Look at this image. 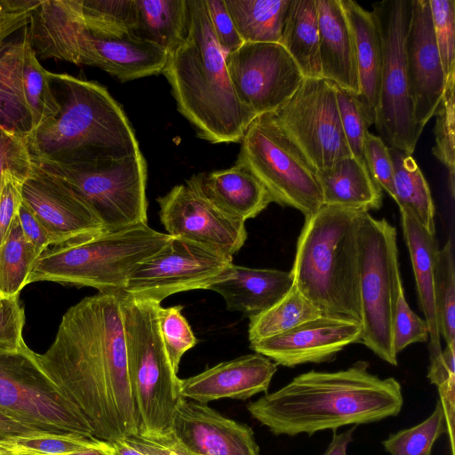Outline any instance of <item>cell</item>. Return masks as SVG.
I'll use <instances>...</instances> for the list:
<instances>
[{"instance_id": "cell-1", "label": "cell", "mask_w": 455, "mask_h": 455, "mask_svg": "<svg viewBox=\"0 0 455 455\" xmlns=\"http://www.w3.org/2000/svg\"><path fill=\"white\" fill-rule=\"evenodd\" d=\"M123 293L98 292L72 306L50 347L36 354L93 436L108 443L140 431L127 368Z\"/></svg>"}, {"instance_id": "cell-2", "label": "cell", "mask_w": 455, "mask_h": 455, "mask_svg": "<svg viewBox=\"0 0 455 455\" xmlns=\"http://www.w3.org/2000/svg\"><path fill=\"white\" fill-rule=\"evenodd\" d=\"M369 366L358 361L345 370L299 374L247 410L275 435L289 436L397 416L403 404L400 383L371 373Z\"/></svg>"}, {"instance_id": "cell-3", "label": "cell", "mask_w": 455, "mask_h": 455, "mask_svg": "<svg viewBox=\"0 0 455 455\" xmlns=\"http://www.w3.org/2000/svg\"><path fill=\"white\" fill-rule=\"evenodd\" d=\"M60 110L27 136L35 161L91 165L141 153L119 103L97 82L47 71Z\"/></svg>"}, {"instance_id": "cell-4", "label": "cell", "mask_w": 455, "mask_h": 455, "mask_svg": "<svg viewBox=\"0 0 455 455\" xmlns=\"http://www.w3.org/2000/svg\"><path fill=\"white\" fill-rule=\"evenodd\" d=\"M188 5L186 38L168 54L162 74L198 137L214 144L240 142L257 116L234 90L204 0H188Z\"/></svg>"}, {"instance_id": "cell-5", "label": "cell", "mask_w": 455, "mask_h": 455, "mask_svg": "<svg viewBox=\"0 0 455 455\" xmlns=\"http://www.w3.org/2000/svg\"><path fill=\"white\" fill-rule=\"evenodd\" d=\"M361 212L323 204L305 219L291 270L294 284L322 315L359 323Z\"/></svg>"}, {"instance_id": "cell-6", "label": "cell", "mask_w": 455, "mask_h": 455, "mask_svg": "<svg viewBox=\"0 0 455 455\" xmlns=\"http://www.w3.org/2000/svg\"><path fill=\"white\" fill-rule=\"evenodd\" d=\"M171 237L142 224L106 232L83 243L53 246L36 259L28 283L49 281L99 292L124 291L136 266L158 252Z\"/></svg>"}, {"instance_id": "cell-7", "label": "cell", "mask_w": 455, "mask_h": 455, "mask_svg": "<svg viewBox=\"0 0 455 455\" xmlns=\"http://www.w3.org/2000/svg\"><path fill=\"white\" fill-rule=\"evenodd\" d=\"M159 303L123 293V319L127 368L135 401L140 435L172 432L182 399L180 379L164 348L157 318Z\"/></svg>"}, {"instance_id": "cell-8", "label": "cell", "mask_w": 455, "mask_h": 455, "mask_svg": "<svg viewBox=\"0 0 455 455\" xmlns=\"http://www.w3.org/2000/svg\"><path fill=\"white\" fill-rule=\"evenodd\" d=\"M361 339L380 359L397 365L393 346L395 308L403 283L396 230L385 219L361 212L359 222Z\"/></svg>"}, {"instance_id": "cell-9", "label": "cell", "mask_w": 455, "mask_h": 455, "mask_svg": "<svg viewBox=\"0 0 455 455\" xmlns=\"http://www.w3.org/2000/svg\"><path fill=\"white\" fill-rule=\"evenodd\" d=\"M240 142L235 164L263 183L274 203L299 211L305 219L323 205L315 170L273 112L258 116Z\"/></svg>"}, {"instance_id": "cell-10", "label": "cell", "mask_w": 455, "mask_h": 455, "mask_svg": "<svg viewBox=\"0 0 455 455\" xmlns=\"http://www.w3.org/2000/svg\"><path fill=\"white\" fill-rule=\"evenodd\" d=\"M33 162L70 187L92 208L108 232L148 224V171L142 153L81 166Z\"/></svg>"}, {"instance_id": "cell-11", "label": "cell", "mask_w": 455, "mask_h": 455, "mask_svg": "<svg viewBox=\"0 0 455 455\" xmlns=\"http://www.w3.org/2000/svg\"><path fill=\"white\" fill-rule=\"evenodd\" d=\"M413 0H383L372 4L379 28L382 66L375 126L388 148L412 155L422 131L416 125L410 98L405 42Z\"/></svg>"}, {"instance_id": "cell-12", "label": "cell", "mask_w": 455, "mask_h": 455, "mask_svg": "<svg viewBox=\"0 0 455 455\" xmlns=\"http://www.w3.org/2000/svg\"><path fill=\"white\" fill-rule=\"evenodd\" d=\"M0 411L50 434L94 437L80 411L28 347L0 351Z\"/></svg>"}, {"instance_id": "cell-13", "label": "cell", "mask_w": 455, "mask_h": 455, "mask_svg": "<svg viewBox=\"0 0 455 455\" xmlns=\"http://www.w3.org/2000/svg\"><path fill=\"white\" fill-rule=\"evenodd\" d=\"M273 113L315 172L352 156L333 83L323 77L304 78L296 92Z\"/></svg>"}, {"instance_id": "cell-14", "label": "cell", "mask_w": 455, "mask_h": 455, "mask_svg": "<svg viewBox=\"0 0 455 455\" xmlns=\"http://www.w3.org/2000/svg\"><path fill=\"white\" fill-rule=\"evenodd\" d=\"M232 263L231 255L197 242L172 236L158 252L136 266L124 292L160 304L178 292L205 290Z\"/></svg>"}, {"instance_id": "cell-15", "label": "cell", "mask_w": 455, "mask_h": 455, "mask_svg": "<svg viewBox=\"0 0 455 455\" xmlns=\"http://www.w3.org/2000/svg\"><path fill=\"white\" fill-rule=\"evenodd\" d=\"M225 60L238 99L257 116L278 109L305 78L279 43H243Z\"/></svg>"}, {"instance_id": "cell-16", "label": "cell", "mask_w": 455, "mask_h": 455, "mask_svg": "<svg viewBox=\"0 0 455 455\" xmlns=\"http://www.w3.org/2000/svg\"><path fill=\"white\" fill-rule=\"evenodd\" d=\"M22 201L46 228L54 246L83 243L108 232L70 187L36 164L22 185Z\"/></svg>"}, {"instance_id": "cell-17", "label": "cell", "mask_w": 455, "mask_h": 455, "mask_svg": "<svg viewBox=\"0 0 455 455\" xmlns=\"http://www.w3.org/2000/svg\"><path fill=\"white\" fill-rule=\"evenodd\" d=\"M160 220L171 236L182 237L233 256L247 239L245 222L233 219L187 184L156 199Z\"/></svg>"}, {"instance_id": "cell-18", "label": "cell", "mask_w": 455, "mask_h": 455, "mask_svg": "<svg viewBox=\"0 0 455 455\" xmlns=\"http://www.w3.org/2000/svg\"><path fill=\"white\" fill-rule=\"evenodd\" d=\"M361 323L320 315L279 335L250 343L276 365L295 367L332 360L347 346L360 343Z\"/></svg>"}, {"instance_id": "cell-19", "label": "cell", "mask_w": 455, "mask_h": 455, "mask_svg": "<svg viewBox=\"0 0 455 455\" xmlns=\"http://www.w3.org/2000/svg\"><path fill=\"white\" fill-rule=\"evenodd\" d=\"M405 57L413 117L416 125L423 131L434 116L445 87L429 0H413Z\"/></svg>"}, {"instance_id": "cell-20", "label": "cell", "mask_w": 455, "mask_h": 455, "mask_svg": "<svg viewBox=\"0 0 455 455\" xmlns=\"http://www.w3.org/2000/svg\"><path fill=\"white\" fill-rule=\"evenodd\" d=\"M172 433L196 455H259L252 429L222 416L207 404L182 398Z\"/></svg>"}, {"instance_id": "cell-21", "label": "cell", "mask_w": 455, "mask_h": 455, "mask_svg": "<svg viewBox=\"0 0 455 455\" xmlns=\"http://www.w3.org/2000/svg\"><path fill=\"white\" fill-rule=\"evenodd\" d=\"M277 365L255 353L222 362L199 374L180 379L182 398L208 403L223 398L245 400L267 391Z\"/></svg>"}, {"instance_id": "cell-22", "label": "cell", "mask_w": 455, "mask_h": 455, "mask_svg": "<svg viewBox=\"0 0 455 455\" xmlns=\"http://www.w3.org/2000/svg\"><path fill=\"white\" fill-rule=\"evenodd\" d=\"M167 59L163 48L132 33L100 36L87 29L80 65L99 68L120 82H127L161 74Z\"/></svg>"}, {"instance_id": "cell-23", "label": "cell", "mask_w": 455, "mask_h": 455, "mask_svg": "<svg viewBox=\"0 0 455 455\" xmlns=\"http://www.w3.org/2000/svg\"><path fill=\"white\" fill-rule=\"evenodd\" d=\"M186 184L223 213L244 222L273 203L263 183L237 164L227 169L199 172Z\"/></svg>"}, {"instance_id": "cell-24", "label": "cell", "mask_w": 455, "mask_h": 455, "mask_svg": "<svg viewBox=\"0 0 455 455\" xmlns=\"http://www.w3.org/2000/svg\"><path fill=\"white\" fill-rule=\"evenodd\" d=\"M291 271L251 268L232 263L205 290L222 296L229 311H238L249 318L275 304L293 286Z\"/></svg>"}, {"instance_id": "cell-25", "label": "cell", "mask_w": 455, "mask_h": 455, "mask_svg": "<svg viewBox=\"0 0 455 455\" xmlns=\"http://www.w3.org/2000/svg\"><path fill=\"white\" fill-rule=\"evenodd\" d=\"M322 77L360 93L352 30L340 0H315Z\"/></svg>"}, {"instance_id": "cell-26", "label": "cell", "mask_w": 455, "mask_h": 455, "mask_svg": "<svg viewBox=\"0 0 455 455\" xmlns=\"http://www.w3.org/2000/svg\"><path fill=\"white\" fill-rule=\"evenodd\" d=\"M400 212L421 310L429 328V357L431 360L442 352L435 297V273L439 251L438 244L435 234L424 228L411 214L405 212Z\"/></svg>"}, {"instance_id": "cell-27", "label": "cell", "mask_w": 455, "mask_h": 455, "mask_svg": "<svg viewBox=\"0 0 455 455\" xmlns=\"http://www.w3.org/2000/svg\"><path fill=\"white\" fill-rule=\"evenodd\" d=\"M315 175L323 204L363 212L379 210L382 205V189L363 160L347 156L315 172Z\"/></svg>"}, {"instance_id": "cell-28", "label": "cell", "mask_w": 455, "mask_h": 455, "mask_svg": "<svg viewBox=\"0 0 455 455\" xmlns=\"http://www.w3.org/2000/svg\"><path fill=\"white\" fill-rule=\"evenodd\" d=\"M355 43L360 93L375 110L379 105L382 66L381 41L372 12L353 0H340Z\"/></svg>"}, {"instance_id": "cell-29", "label": "cell", "mask_w": 455, "mask_h": 455, "mask_svg": "<svg viewBox=\"0 0 455 455\" xmlns=\"http://www.w3.org/2000/svg\"><path fill=\"white\" fill-rule=\"evenodd\" d=\"M27 26L0 47V125L28 135L32 118L22 88V57Z\"/></svg>"}, {"instance_id": "cell-30", "label": "cell", "mask_w": 455, "mask_h": 455, "mask_svg": "<svg viewBox=\"0 0 455 455\" xmlns=\"http://www.w3.org/2000/svg\"><path fill=\"white\" fill-rule=\"evenodd\" d=\"M305 78L322 77L315 0H291L279 42Z\"/></svg>"}, {"instance_id": "cell-31", "label": "cell", "mask_w": 455, "mask_h": 455, "mask_svg": "<svg viewBox=\"0 0 455 455\" xmlns=\"http://www.w3.org/2000/svg\"><path fill=\"white\" fill-rule=\"evenodd\" d=\"M136 27L132 34L152 42L168 54L186 38L188 0H135Z\"/></svg>"}, {"instance_id": "cell-32", "label": "cell", "mask_w": 455, "mask_h": 455, "mask_svg": "<svg viewBox=\"0 0 455 455\" xmlns=\"http://www.w3.org/2000/svg\"><path fill=\"white\" fill-rule=\"evenodd\" d=\"M394 166V200L400 212L411 214L424 228L435 234V205L429 186L412 155L389 148Z\"/></svg>"}, {"instance_id": "cell-33", "label": "cell", "mask_w": 455, "mask_h": 455, "mask_svg": "<svg viewBox=\"0 0 455 455\" xmlns=\"http://www.w3.org/2000/svg\"><path fill=\"white\" fill-rule=\"evenodd\" d=\"M243 43H279L291 0H224Z\"/></svg>"}, {"instance_id": "cell-34", "label": "cell", "mask_w": 455, "mask_h": 455, "mask_svg": "<svg viewBox=\"0 0 455 455\" xmlns=\"http://www.w3.org/2000/svg\"><path fill=\"white\" fill-rule=\"evenodd\" d=\"M320 315V310L293 284L271 307L249 318L250 343L279 335Z\"/></svg>"}, {"instance_id": "cell-35", "label": "cell", "mask_w": 455, "mask_h": 455, "mask_svg": "<svg viewBox=\"0 0 455 455\" xmlns=\"http://www.w3.org/2000/svg\"><path fill=\"white\" fill-rule=\"evenodd\" d=\"M38 257L23 235L17 214L5 241L0 245V294L19 297L28 284L30 271Z\"/></svg>"}, {"instance_id": "cell-36", "label": "cell", "mask_w": 455, "mask_h": 455, "mask_svg": "<svg viewBox=\"0 0 455 455\" xmlns=\"http://www.w3.org/2000/svg\"><path fill=\"white\" fill-rule=\"evenodd\" d=\"M47 71L30 44L27 29L22 57V88L32 118V131L55 116L60 110L50 88Z\"/></svg>"}, {"instance_id": "cell-37", "label": "cell", "mask_w": 455, "mask_h": 455, "mask_svg": "<svg viewBox=\"0 0 455 455\" xmlns=\"http://www.w3.org/2000/svg\"><path fill=\"white\" fill-rule=\"evenodd\" d=\"M84 23L93 35L123 36L136 27L135 0H80Z\"/></svg>"}, {"instance_id": "cell-38", "label": "cell", "mask_w": 455, "mask_h": 455, "mask_svg": "<svg viewBox=\"0 0 455 455\" xmlns=\"http://www.w3.org/2000/svg\"><path fill=\"white\" fill-rule=\"evenodd\" d=\"M448 433L447 420L441 402L421 423L390 434L382 445L390 455H432L436 440Z\"/></svg>"}, {"instance_id": "cell-39", "label": "cell", "mask_w": 455, "mask_h": 455, "mask_svg": "<svg viewBox=\"0 0 455 455\" xmlns=\"http://www.w3.org/2000/svg\"><path fill=\"white\" fill-rule=\"evenodd\" d=\"M339 114L351 155L363 160L364 140L375 124V110L361 94L334 84Z\"/></svg>"}, {"instance_id": "cell-40", "label": "cell", "mask_w": 455, "mask_h": 455, "mask_svg": "<svg viewBox=\"0 0 455 455\" xmlns=\"http://www.w3.org/2000/svg\"><path fill=\"white\" fill-rule=\"evenodd\" d=\"M435 297L440 336L455 343V266L451 240L438 251L435 273Z\"/></svg>"}, {"instance_id": "cell-41", "label": "cell", "mask_w": 455, "mask_h": 455, "mask_svg": "<svg viewBox=\"0 0 455 455\" xmlns=\"http://www.w3.org/2000/svg\"><path fill=\"white\" fill-rule=\"evenodd\" d=\"M455 73L445 79V87L441 100L435 111V156L446 167L449 177V189L452 198L455 193Z\"/></svg>"}, {"instance_id": "cell-42", "label": "cell", "mask_w": 455, "mask_h": 455, "mask_svg": "<svg viewBox=\"0 0 455 455\" xmlns=\"http://www.w3.org/2000/svg\"><path fill=\"white\" fill-rule=\"evenodd\" d=\"M182 306L157 308L158 325L170 363L175 372L183 355L197 344L190 324L182 315Z\"/></svg>"}, {"instance_id": "cell-43", "label": "cell", "mask_w": 455, "mask_h": 455, "mask_svg": "<svg viewBox=\"0 0 455 455\" xmlns=\"http://www.w3.org/2000/svg\"><path fill=\"white\" fill-rule=\"evenodd\" d=\"M427 379L437 387L447 420L451 453L454 454L455 419V343L447 344L441 354L430 360Z\"/></svg>"}, {"instance_id": "cell-44", "label": "cell", "mask_w": 455, "mask_h": 455, "mask_svg": "<svg viewBox=\"0 0 455 455\" xmlns=\"http://www.w3.org/2000/svg\"><path fill=\"white\" fill-rule=\"evenodd\" d=\"M434 34L445 79L455 73V1L429 0Z\"/></svg>"}, {"instance_id": "cell-45", "label": "cell", "mask_w": 455, "mask_h": 455, "mask_svg": "<svg viewBox=\"0 0 455 455\" xmlns=\"http://www.w3.org/2000/svg\"><path fill=\"white\" fill-rule=\"evenodd\" d=\"M34 165L27 135L0 125V180L3 172H9L24 182Z\"/></svg>"}, {"instance_id": "cell-46", "label": "cell", "mask_w": 455, "mask_h": 455, "mask_svg": "<svg viewBox=\"0 0 455 455\" xmlns=\"http://www.w3.org/2000/svg\"><path fill=\"white\" fill-rule=\"evenodd\" d=\"M429 339V328L426 320L420 318L409 307L403 287L400 290L394 322L393 346L396 355L408 346L427 342Z\"/></svg>"}, {"instance_id": "cell-47", "label": "cell", "mask_w": 455, "mask_h": 455, "mask_svg": "<svg viewBox=\"0 0 455 455\" xmlns=\"http://www.w3.org/2000/svg\"><path fill=\"white\" fill-rule=\"evenodd\" d=\"M363 159L377 184L394 199L393 162L389 148L379 135L370 132L367 133L364 140Z\"/></svg>"}, {"instance_id": "cell-48", "label": "cell", "mask_w": 455, "mask_h": 455, "mask_svg": "<svg viewBox=\"0 0 455 455\" xmlns=\"http://www.w3.org/2000/svg\"><path fill=\"white\" fill-rule=\"evenodd\" d=\"M15 442L21 443L36 455H68L99 447L104 443L95 437L76 434L53 435Z\"/></svg>"}, {"instance_id": "cell-49", "label": "cell", "mask_w": 455, "mask_h": 455, "mask_svg": "<svg viewBox=\"0 0 455 455\" xmlns=\"http://www.w3.org/2000/svg\"><path fill=\"white\" fill-rule=\"evenodd\" d=\"M25 312L19 297L0 294V351H16L28 346L23 339Z\"/></svg>"}, {"instance_id": "cell-50", "label": "cell", "mask_w": 455, "mask_h": 455, "mask_svg": "<svg viewBox=\"0 0 455 455\" xmlns=\"http://www.w3.org/2000/svg\"><path fill=\"white\" fill-rule=\"evenodd\" d=\"M215 37L227 54L238 49L243 41L240 37L224 0H204Z\"/></svg>"}, {"instance_id": "cell-51", "label": "cell", "mask_w": 455, "mask_h": 455, "mask_svg": "<svg viewBox=\"0 0 455 455\" xmlns=\"http://www.w3.org/2000/svg\"><path fill=\"white\" fill-rule=\"evenodd\" d=\"M23 181L9 172L0 180V245L5 241L22 203Z\"/></svg>"}, {"instance_id": "cell-52", "label": "cell", "mask_w": 455, "mask_h": 455, "mask_svg": "<svg viewBox=\"0 0 455 455\" xmlns=\"http://www.w3.org/2000/svg\"><path fill=\"white\" fill-rule=\"evenodd\" d=\"M123 440L146 455H196L172 431L161 435H132Z\"/></svg>"}, {"instance_id": "cell-53", "label": "cell", "mask_w": 455, "mask_h": 455, "mask_svg": "<svg viewBox=\"0 0 455 455\" xmlns=\"http://www.w3.org/2000/svg\"><path fill=\"white\" fill-rule=\"evenodd\" d=\"M40 0H0V47L7 38L28 26Z\"/></svg>"}, {"instance_id": "cell-54", "label": "cell", "mask_w": 455, "mask_h": 455, "mask_svg": "<svg viewBox=\"0 0 455 455\" xmlns=\"http://www.w3.org/2000/svg\"><path fill=\"white\" fill-rule=\"evenodd\" d=\"M18 219L26 239L34 246L40 256L53 241L46 228L34 212L23 201L18 211Z\"/></svg>"}, {"instance_id": "cell-55", "label": "cell", "mask_w": 455, "mask_h": 455, "mask_svg": "<svg viewBox=\"0 0 455 455\" xmlns=\"http://www.w3.org/2000/svg\"><path fill=\"white\" fill-rule=\"evenodd\" d=\"M0 411V440L12 441L53 435Z\"/></svg>"}, {"instance_id": "cell-56", "label": "cell", "mask_w": 455, "mask_h": 455, "mask_svg": "<svg viewBox=\"0 0 455 455\" xmlns=\"http://www.w3.org/2000/svg\"><path fill=\"white\" fill-rule=\"evenodd\" d=\"M355 427L356 426H352L339 434H338L336 430L332 431L331 441L323 455H347V447L353 440V434Z\"/></svg>"}, {"instance_id": "cell-57", "label": "cell", "mask_w": 455, "mask_h": 455, "mask_svg": "<svg viewBox=\"0 0 455 455\" xmlns=\"http://www.w3.org/2000/svg\"><path fill=\"white\" fill-rule=\"evenodd\" d=\"M108 449L109 455H146L127 444L123 439L108 443Z\"/></svg>"}, {"instance_id": "cell-58", "label": "cell", "mask_w": 455, "mask_h": 455, "mask_svg": "<svg viewBox=\"0 0 455 455\" xmlns=\"http://www.w3.org/2000/svg\"><path fill=\"white\" fill-rule=\"evenodd\" d=\"M68 455H109L108 442H104L103 444L99 447L77 451Z\"/></svg>"}]
</instances>
